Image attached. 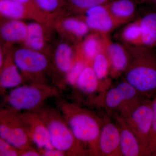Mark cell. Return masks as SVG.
Wrapping results in <instances>:
<instances>
[{
  "label": "cell",
  "instance_id": "1",
  "mask_svg": "<svg viewBox=\"0 0 156 156\" xmlns=\"http://www.w3.org/2000/svg\"><path fill=\"white\" fill-rule=\"evenodd\" d=\"M56 105L73 134L86 148L89 156H100L98 140L102 119L77 104L62 98L57 100Z\"/></svg>",
  "mask_w": 156,
  "mask_h": 156
},
{
  "label": "cell",
  "instance_id": "2",
  "mask_svg": "<svg viewBox=\"0 0 156 156\" xmlns=\"http://www.w3.org/2000/svg\"><path fill=\"white\" fill-rule=\"evenodd\" d=\"M126 46L131 60L124 80L140 95L151 99L156 94V48Z\"/></svg>",
  "mask_w": 156,
  "mask_h": 156
},
{
  "label": "cell",
  "instance_id": "3",
  "mask_svg": "<svg viewBox=\"0 0 156 156\" xmlns=\"http://www.w3.org/2000/svg\"><path fill=\"white\" fill-rule=\"evenodd\" d=\"M38 113L48 128L53 147L66 156H89L86 148L76 138L58 108L43 107Z\"/></svg>",
  "mask_w": 156,
  "mask_h": 156
},
{
  "label": "cell",
  "instance_id": "4",
  "mask_svg": "<svg viewBox=\"0 0 156 156\" xmlns=\"http://www.w3.org/2000/svg\"><path fill=\"white\" fill-rule=\"evenodd\" d=\"M59 89L43 83L20 85L11 89L4 96L3 102L5 108L21 112H37L48 99L59 96Z\"/></svg>",
  "mask_w": 156,
  "mask_h": 156
},
{
  "label": "cell",
  "instance_id": "5",
  "mask_svg": "<svg viewBox=\"0 0 156 156\" xmlns=\"http://www.w3.org/2000/svg\"><path fill=\"white\" fill-rule=\"evenodd\" d=\"M119 114L133 131L148 156V146L152 123L151 99L141 97L122 111Z\"/></svg>",
  "mask_w": 156,
  "mask_h": 156
},
{
  "label": "cell",
  "instance_id": "6",
  "mask_svg": "<svg viewBox=\"0 0 156 156\" xmlns=\"http://www.w3.org/2000/svg\"><path fill=\"white\" fill-rule=\"evenodd\" d=\"M0 138L22 150L32 146L21 116V112L9 108L0 110Z\"/></svg>",
  "mask_w": 156,
  "mask_h": 156
},
{
  "label": "cell",
  "instance_id": "7",
  "mask_svg": "<svg viewBox=\"0 0 156 156\" xmlns=\"http://www.w3.org/2000/svg\"><path fill=\"white\" fill-rule=\"evenodd\" d=\"M142 97L131 84L124 80L107 89L101 97V102L108 114H111L119 112Z\"/></svg>",
  "mask_w": 156,
  "mask_h": 156
},
{
  "label": "cell",
  "instance_id": "8",
  "mask_svg": "<svg viewBox=\"0 0 156 156\" xmlns=\"http://www.w3.org/2000/svg\"><path fill=\"white\" fill-rule=\"evenodd\" d=\"M21 116L29 138L38 149L54 148L48 128L37 112H21Z\"/></svg>",
  "mask_w": 156,
  "mask_h": 156
},
{
  "label": "cell",
  "instance_id": "9",
  "mask_svg": "<svg viewBox=\"0 0 156 156\" xmlns=\"http://www.w3.org/2000/svg\"><path fill=\"white\" fill-rule=\"evenodd\" d=\"M100 156H122L120 148L119 129L108 114L102 119L99 140Z\"/></svg>",
  "mask_w": 156,
  "mask_h": 156
},
{
  "label": "cell",
  "instance_id": "10",
  "mask_svg": "<svg viewBox=\"0 0 156 156\" xmlns=\"http://www.w3.org/2000/svg\"><path fill=\"white\" fill-rule=\"evenodd\" d=\"M119 129L120 148L122 156H146L145 151L136 135L116 112L111 114Z\"/></svg>",
  "mask_w": 156,
  "mask_h": 156
},
{
  "label": "cell",
  "instance_id": "11",
  "mask_svg": "<svg viewBox=\"0 0 156 156\" xmlns=\"http://www.w3.org/2000/svg\"><path fill=\"white\" fill-rule=\"evenodd\" d=\"M105 50L109 61L110 75L112 77L117 78L124 74L131 60L127 46L124 44L111 41L106 38Z\"/></svg>",
  "mask_w": 156,
  "mask_h": 156
},
{
  "label": "cell",
  "instance_id": "12",
  "mask_svg": "<svg viewBox=\"0 0 156 156\" xmlns=\"http://www.w3.org/2000/svg\"><path fill=\"white\" fill-rule=\"evenodd\" d=\"M86 23L89 28L106 34L119 26L105 4L87 9Z\"/></svg>",
  "mask_w": 156,
  "mask_h": 156
},
{
  "label": "cell",
  "instance_id": "13",
  "mask_svg": "<svg viewBox=\"0 0 156 156\" xmlns=\"http://www.w3.org/2000/svg\"><path fill=\"white\" fill-rule=\"evenodd\" d=\"M14 62L20 70L28 74L42 72L48 65V59L44 55L26 49L16 51L14 54Z\"/></svg>",
  "mask_w": 156,
  "mask_h": 156
},
{
  "label": "cell",
  "instance_id": "14",
  "mask_svg": "<svg viewBox=\"0 0 156 156\" xmlns=\"http://www.w3.org/2000/svg\"><path fill=\"white\" fill-rule=\"evenodd\" d=\"M137 20L141 33L140 46L156 48V8L146 11Z\"/></svg>",
  "mask_w": 156,
  "mask_h": 156
},
{
  "label": "cell",
  "instance_id": "15",
  "mask_svg": "<svg viewBox=\"0 0 156 156\" xmlns=\"http://www.w3.org/2000/svg\"><path fill=\"white\" fill-rule=\"evenodd\" d=\"M137 0H112L105 4L119 25L131 22L137 11Z\"/></svg>",
  "mask_w": 156,
  "mask_h": 156
},
{
  "label": "cell",
  "instance_id": "16",
  "mask_svg": "<svg viewBox=\"0 0 156 156\" xmlns=\"http://www.w3.org/2000/svg\"><path fill=\"white\" fill-rule=\"evenodd\" d=\"M92 66H86L78 78L75 87L83 93L92 95L99 91L105 92L108 84L101 85Z\"/></svg>",
  "mask_w": 156,
  "mask_h": 156
},
{
  "label": "cell",
  "instance_id": "17",
  "mask_svg": "<svg viewBox=\"0 0 156 156\" xmlns=\"http://www.w3.org/2000/svg\"><path fill=\"white\" fill-rule=\"evenodd\" d=\"M18 69L14 62V64L8 63L2 69L0 77L1 95L5 94L7 89H13L22 84V77Z\"/></svg>",
  "mask_w": 156,
  "mask_h": 156
},
{
  "label": "cell",
  "instance_id": "18",
  "mask_svg": "<svg viewBox=\"0 0 156 156\" xmlns=\"http://www.w3.org/2000/svg\"><path fill=\"white\" fill-rule=\"evenodd\" d=\"M27 32V27L17 20L6 23L1 29L2 37L8 41H18L25 38Z\"/></svg>",
  "mask_w": 156,
  "mask_h": 156
},
{
  "label": "cell",
  "instance_id": "19",
  "mask_svg": "<svg viewBox=\"0 0 156 156\" xmlns=\"http://www.w3.org/2000/svg\"><path fill=\"white\" fill-rule=\"evenodd\" d=\"M55 61L57 69L67 74L73 64L72 51L68 45L62 44L58 46L55 53Z\"/></svg>",
  "mask_w": 156,
  "mask_h": 156
},
{
  "label": "cell",
  "instance_id": "20",
  "mask_svg": "<svg viewBox=\"0 0 156 156\" xmlns=\"http://www.w3.org/2000/svg\"><path fill=\"white\" fill-rule=\"evenodd\" d=\"M140 27L137 19L127 24L121 34L123 43L128 46H140Z\"/></svg>",
  "mask_w": 156,
  "mask_h": 156
},
{
  "label": "cell",
  "instance_id": "21",
  "mask_svg": "<svg viewBox=\"0 0 156 156\" xmlns=\"http://www.w3.org/2000/svg\"><path fill=\"white\" fill-rule=\"evenodd\" d=\"M27 45L34 50L41 49L44 45L43 30L41 25L31 23L27 26V32L25 37Z\"/></svg>",
  "mask_w": 156,
  "mask_h": 156
},
{
  "label": "cell",
  "instance_id": "22",
  "mask_svg": "<svg viewBox=\"0 0 156 156\" xmlns=\"http://www.w3.org/2000/svg\"><path fill=\"white\" fill-rule=\"evenodd\" d=\"M99 80L103 81L110 75V66L105 50L98 53L92 60V66Z\"/></svg>",
  "mask_w": 156,
  "mask_h": 156
},
{
  "label": "cell",
  "instance_id": "23",
  "mask_svg": "<svg viewBox=\"0 0 156 156\" xmlns=\"http://www.w3.org/2000/svg\"><path fill=\"white\" fill-rule=\"evenodd\" d=\"M25 11L24 5L15 0H1L0 11L6 17L19 18L22 17Z\"/></svg>",
  "mask_w": 156,
  "mask_h": 156
},
{
  "label": "cell",
  "instance_id": "24",
  "mask_svg": "<svg viewBox=\"0 0 156 156\" xmlns=\"http://www.w3.org/2000/svg\"><path fill=\"white\" fill-rule=\"evenodd\" d=\"M105 47L104 45H101V42L97 38L90 37L85 41L84 44V52L85 56L88 59L93 60V58L98 53L104 50L102 48Z\"/></svg>",
  "mask_w": 156,
  "mask_h": 156
},
{
  "label": "cell",
  "instance_id": "25",
  "mask_svg": "<svg viewBox=\"0 0 156 156\" xmlns=\"http://www.w3.org/2000/svg\"><path fill=\"white\" fill-rule=\"evenodd\" d=\"M66 29L78 36L82 37L87 33L89 27L86 22L75 19H68L63 23Z\"/></svg>",
  "mask_w": 156,
  "mask_h": 156
},
{
  "label": "cell",
  "instance_id": "26",
  "mask_svg": "<svg viewBox=\"0 0 156 156\" xmlns=\"http://www.w3.org/2000/svg\"><path fill=\"white\" fill-rule=\"evenodd\" d=\"M153 110L152 123L148 146V155L156 156V94L151 99Z\"/></svg>",
  "mask_w": 156,
  "mask_h": 156
},
{
  "label": "cell",
  "instance_id": "27",
  "mask_svg": "<svg viewBox=\"0 0 156 156\" xmlns=\"http://www.w3.org/2000/svg\"><path fill=\"white\" fill-rule=\"evenodd\" d=\"M86 66V63L81 60L73 64L71 68L66 74V81L69 85L75 87L78 78Z\"/></svg>",
  "mask_w": 156,
  "mask_h": 156
},
{
  "label": "cell",
  "instance_id": "28",
  "mask_svg": "<svg viewBox=\"0 0 156 156\" xmlns=\"http://www.w3.org/2000/svg\"><path fill=\"white\" fill-rule=\"evenodd\" d=\"M112 0H69L77 9L86 10L94 6L105 5Z\"/></svg>",
  "mask_w": 156,
  "mask_h": 156
},
{
  "label": "cell",
  "instance_id": "29",
  "mask_svg": "<svg viewBox=\"0 0 156 156\" xmlns=\"http://www.w3.org/2000/svg\"><path fill=\"white\" fill-rule=\"evenodd\" d=\"M36 4L45 11H51L57 8L58 0H35Z\"/></svg>",
  "mask_w": 156,
  "mask_h": 156
},
{
  "label": "cell",
  "instance_id": "30",
  "mask_svg": "<svg viewBox=\"0 0 156 156\" xmlns=\"http://www.w3.org/2000/svg\"><path fill=\"white\" fill-rule=\"evenodd\" d=\"M42 156H64L66 154L63 152L58 150L56 148L50 149H38Z\"/></svg>",
  "mask_w": 156,
  "mask_h": 156
},
{
  "label": "cell",
  "instance_id": "31",
  "mask_svg": "<svg viewBox=\"0 0 156 156\" xmlns=\"http://www.w3.org/2000/svg\"><path fill=\"white\" fill-rule=\"evenodd\" d=\"M41 154L37 148L32 146L22 150H20V156H41Z\"/></svg>",
  "mask_w": 156,
  "mask_h": 156
},
{
  "label": "cell",
  "instance_id": "32",
  "mask_svg": "<svg viewBox=\"0 0 156 156\" xmlns=\"http://www.w3.org/2000/svg\"><path fill=\"white\" fill-rule=\"evenodd\" d=\"M14 147L5 140L0 138V156H3L5 153Z\"/></svg>",
  "mask_w": 156,
  "mask_h": 156
},
{
  "label": "cell",
  "instance_id": "33",
  "mask_svg": "<svg viewBox=\"0 0 156 156\" xmlns=\"http://www.w3.org/2000/svg\"><path fill=\"white\" fill-rule=\"evenodd\" d=\"M138 4H144L156 8V0H137Z\"/></svg>",
  "mask_w": 156,
  "mask_h": 156
},
{
  "label": "cell",
  "instance_id": "34",
  "mask_svg": "<svg viewBox=\"0 0 156 156\" xmlns=\"http://www.w3.org/2000/svg\"><path fill=\"white\" fill-rule=\"evenodd\" d=\"M17 2H20L22 3L23 5L25 4H28L29 3H30L31 2V0H15Z\"/></svg>",
  "mask_w": 156,
  "mask_h": 156
}]
</instances>
